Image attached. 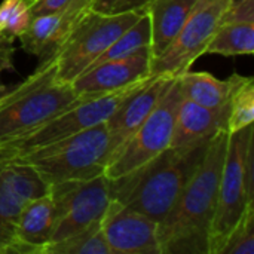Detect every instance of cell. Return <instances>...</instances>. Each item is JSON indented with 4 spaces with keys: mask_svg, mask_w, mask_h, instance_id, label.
Listing matches in <instances>:
<instances>
[{
    "mask_svg": "<svg viewBox=\"0 0 254 254\" xmlns=\"http://www.w3.org/2000/svg\"><path fill=\"white\" fill-rule=\"evenodd\" d=\"M173 79L174 77L164 74L150 76L141 86L129 94L106 121L110 141L109 162L118 155L121 147L137 131V128L147 119Z\"/></svg>",
    "mask_w": 254,
    "mask_h": 254,
    "instance_id": "cell-14",
    "label": "cell"
},
{
    "mask_svg": "<svg viewBox=\"0 0 254 254\" xmlns=\"http://www.w3.org/2000/svg\"><path fill=\"white\" fill-rule=\"evenodd\" d=\"M68 1L70 0H34L30 4V12H31V16L49 13V12H54V10L63 7Z\"/></svg>",
    "mask_w": 254,
    "mask_h": 254,
    "instance_id": "cell-28",
    "label": "cell"
},
{
    "mask_svg": "<svg viewBox=\"0 0 254 254\" xmlns=\"http://www.w3.org/2000/svg\"><path fill=\"white\" fill-rule=\"evenodd\" d=\"M253 125L229 134L216 211L208 234V254L223 253L244 214L254 207V188L247 182V155L253 147Z\"/></svg>",
    "mask_w": 254,
    "mask_h": 254,
    "instance_id": "cell-5",
    "label": "cell"
},
{
    "mask_svg": "<svg viewBox=\"0 0 254 254\" xmlns=\"http://www.w3.org/2000/svg\"><path fill=\"white\" fill-rule=\"evenodd\" d=\"M109 155L110 141L104 122L39 147L13 162L30 164L43 182L52 186L63 182H85L104 174Z\"/></svg>",
    "mask_w": 254,
    "mask_h": 254,
    "instance_id": "cell-4",
    "label": "cell"
},
{
    "mask_svg": "<svg viewBox=\"0 0 254 254\" xmlns=\"http://www.w3.org/2000/svg\"><path fill=\"white\" fill-rule=\"evenodd\" d=\"M150 40H152L150 18H149L147 10L144 9L143 15L127 31H124L88 68L98 65L101 63H106V61L122 58L125 55H129V54L138 51V49L150 48Z\"/></svg>",
    "mask_w": 254,
    "mask_h": 254,
    "instance_id": "cell-21",
    "label": "cell"
},
{
    "mask_svg": "<svg viewBox=\"0 0 254 254\" xmlns=\"http://www.w3.org/2000/svg\"><path fill=\"white\" fill-rule=\"evenodd\" d=\"M4 165H6V164H4V162H3V161L0 159V171H1L3 168H4Z\"/></svg>",
    "mask_w": 254,
    "mask_h": 254,
    "instance_id": "cell-33",
    "label": "cell"
},
{
    "mask_svg": "<svg viewBox=\"0 0 254 254\" xmlns=\"http://www.w3.org/2000/svg\"><path fill=\"white\" fill-rule=\"evenodd\" d=\"M0 33H1V30H0Z\"/></svg>",
    "mask_w": 254,
    "mask_h": 254,
    "instance_id": "cell-35",
    "label": "cell"
},
{
    "mask_svg": "<svg viewBox=\"0 0 254 254\" xmlns=\"http://www.w3.org/2000/svg\"><path fill=\"white\" fill-rule=\"evenodd\" d=\"M49 193V186L37 171L24 162L6 164L0 171V253H9L15 222L22 207Z\"/></svg>",
    "mask_w": 254,
    "mask_h": 254,
    "instance_id": "cell-12",
    "label": "cell"
},
{
    "mask_svg": "<svg viewBox=\"0 0 254 254\" xmlns=\"http://www.w3.org/2000/svg\"><path fill=\"white\" fill-rule=\"evenodd\" d=\"M222 254H254V207L247 210Z\"/></svg>",
    "mask_w": 254,
    "mask_h": 254,
    "instance_id": "cell-25",
    "label": "cell"
},
{
    "mask_svg": "<svg viewBox=\"0 0 254 254\" xmlns=\"http://www.w3.org/2000/svg\"><path fill=\"white\" fill-rule=\"evenodd\" d=\"M25 1H27V3H28V4H31V3H33V1H34V0H25Z\"/></svg>",
    "mask_w": 254,
    "mask_h": 254,
    "instance_id": "cell-34",
    "label": "cell"
},
{
    "mask_svg": "<svg viewBox=\"0 0 254 254\" xmlns=\"http://www.w3.org/2000/svg\"><path fill=\"white\" fill-rule=\"evenodd\" d=\"M229 107L231 101L222 109H207L183 98L177 109L170 147L192 149L210 141L217 132L228 131Z\"/></svg>",
    "mask_w": 254,
    "mask_h": 254,
    "instance_id": "cell-16",
    "label": "cell"
},
{
    "mask_svg": "<svg viewBox=\"0 0 254 254\" xmlns=\"http://www.w3.org/2000/svg\"><path fill=\"white\" fill-rule=\"evenodd\" d=\"M30 4L25 0H3L0 4V30L12 37H19L31 21Z\"/></svg>",
    "mask_w": 254,
    "mask_h": 254,
    "instance_id": "cell-24",
    "label": "cell"
},
{
    "mask_svg": "<svg viewBox=\"0 0 254 254\" xmlns=\"http://www.w3.org/2000/svg\"><path fill=\"white\" fill-rule=\"evenodd\" d=\"M55 226V202L49 193L30 199L21 210L9 253L43 254Z\"/></svg>",
    "mask_w": 254,
    "mask_h": 254,
    "instance_id": "cell-17",
    "label": "cell"
},
{
    "mask_svg": "<svg viewBox=\"0 0 254 254\" xmlns=\"http://www.w3.org/2000/svg\"><path fill=\"white\" fill-rule=\"evenodd\" d=\"M152 0H118L110 12H124V10H141ZM109 12V13H110Z\"/></svg>",
    "mask_w": 254,
    "mask_h": 254,
    "instance_id": "cell-29",
    "label": "cell"
},
{
    "mask_svg": "<svg viewBox=\"0 0 254 254\" xmlns=\"http://www.w3.org/2000/svg\"><path fill=\"white\" fill-rule=\"evenodd\" d=\"M241 1H246V0H229V4H237V3H241Z\"/></svg>",
    "mask_w": 254,
    "mask_h": 254,
    "instance_id": "cell-31",
    "label": "cell"
},
{
    "mask_svg": "<svg viewBox=\"0 0 254 254\" xmlns=\"http://www.w3.org/2000/svg\"><path fill=\"white\" fill-rule=\"evenodd\" d=\"M94 0H70L63 7L33 16L27 30L18 37L21 48L45 63L55 57L77 22L92 9Z\"/></svg>",
    "mask_w": 254,
    "mask_h": 254,
    "instance_id": "cell-13",
    "label": "cell"
},
{
    "mask_svg": "<svg viewBox=\"0 0 254 254\" xmlns=\"http://www.w3.org/2000/svg\"><path fill=\"white\" fill-rule=\"evenodd\" d=\"M13 40L15 37L6 33H0V74L3 71L13 70V54H15Z\"/></svg>",
    "mask_w": 254,
    "mask_h": 254,
    "instance_id": "cell-27",
    "label": "cell"
},
{
    "mask_svg": "<svg viewBox=\"0 0 254 254\" xmlns=\"http://www.w3.org/2000/svg\"><path fill=\"white\" fill-rule=\"evenodd\" d=\"M150 64L152 51L150 48H143L85 70L71 82V86L79 95L107 94L152 76Z\"/></svg>",
    "mask_w": 254,
    "mask_h": 254,
    "instance_id": "cell-15",
    "label": "cell"
},
{
    "mask_svg": "<svg viewBox=\"0 0 254 254\" xmlns=\"http://www.w3.org/2000/svg\"><path fill=\"white\" fill-rule=\"evenodd\" d=\"M179 77L183 98L207 109H222L229 104L235 89L246 80L244 76L232 74L220 80L207 71H185Z\"/></svg>",
    "mask_w": 254,
    "mask_h": 254,
    "instance_id": "cell-19",
    "label": "cell"
},
{
    "mask_svg": "<svg viewBox=\"0 0 254 254\" xmlns=\"http://www.w3.org/2000/svg\"><path fill=\"white\" fill-rule=\"evenodd\" d=\"M116 1H118V0H94V1H92V10L109 13V12L112 10V7L115 6Z\"/></svg>",
    "mask_w": 254,
    "mask_h": 254,
    "instance_id": "cell-30",
    "label": "cell"
},
{
    "mask_svg": "<svg viewBox=\"0 0 254 254\" xmlns=\"http://www.w3.org/2000/svg\"><path fill=\"white\" fill-rule=\"evenodd\" d=\"M143 12L144 9L110 13L91 9L86 12L54 57L57 64V82L71 83L127 31Z\"/></svg>",
    "mask_w": 254,
    "mask_h": 254,
    "instance_id": "cell-7",
    "label": "cell"
},
{
    "mask_svg": "<svg viewBox=\"0 0 254 254\" xmlns=\"http://www.w3.org/2000/svg\"><path fill=\"white\" fill-rule=\"evenodd\" d=\"M149 77L107 94L82 95L80 100H77L74 104H71L55 118L42 124L40 127L7 143L0 144V159L4 164H10L39 147L79 134L95 125L104 124L116 110V107Z\"/></svg>",
    "mask_w": 254,
    "mask_h": 254,
    "instance_id": "cell-6",
    "label": "cell"
},
{
    "mask_svg": "<svg viewBox=\"0 0 254 254\" xmlns=\"http://www.w3.org/2000/svg\"><path fill=\"white\" fill-rule=\"evenodd\" d=\"M55 76L57 64L51 58L0 95V144L33 131L82 98L71 83L57 82Z\"/></svg>",
    "mask_w": 254,
    "mask_h": 254,
    "instance_id": "cell-3",
    "label": "cell"
},
{
    "mask_svg": "<svg viewBox=\"0 0 254 254\" xmlns=\"http://www.w3.org/2000/svg\"><path fill=\"white\" fill-rule=\"evenodd\" d=\"M49 195L55 202V226L49 244L64 241L101 220L112 199L104 174L85 182L52 185Z\"/></svg>",
    "mask_w": 254,
    "mask_h": 254,
    "instance_id": "cell-9",
    "label": "cell"
},
{
    "mask_svg": "<svg viewBox=\"0 0 254 254\" xmlns=\"http://www.w3.org/2000/svg\"><path fill=\"white\" fill-rule=\"evenodd\" d=\"M204 0H152L144 9L150 18L152 58L158 57L177 36Z\"/></svg>",
    "mask_w": 254,
    "mask_h": 254,
    "instance_id": "cell-18",
    "label": "cell"
},
{
    "mask_svg": "<svg viewBox=\"0 0 254 254\" xmlns=\"http://www.w3.org/2000/svg\"><path fill=\"white\" fill-rule=\"evenodd\" d=\"M101 220L64 241L48 244L43 254H112L103 234Z\"/></svg>",
    "mask_w": 254,
    "mask_h": 254,
    "instance_id": "cell-22",
    "label": "cell"
},
{
    "mask_svg": "<svg viewBox=\"0 0 254 254\" xmlns=\"http://www.w3.org/2000/svg\"><path fill=\"white\" fill-rule=\"evenodd\" d=\"M182 100L183 94L179 77H174L147 119L107 164L104 176L109 180H115L135 171L170 147L176 115Z\"/></svg>",
    "mask_w": 254,
    "mask_h": 254,
    "instance_id": "cell-8",
    "label": "cell"
},
{
    "mask_svg": "<svg viewBox=\"0 0 254 254\" xmlns=\"http://www.w3.org/2000/svg\"><path fill=\"white\" fill-rule=\"evenodd\" d=\"M6 91H7V89H6V86H4V85L1 83V85H0V95H1L3 92H6Z\"/></svg>",
    "mask_w": 254,
    "mask_h": 254,
    "instance_id": "cell-32",
    "label": "cell"
},
{
    "mask_svg": "<svg viewBox=\"0 0 254 254\" xmlns=\"http://www.w3.org/2000/svg\"><path fill=\"white\" fill-rule=\"evenodd\" d=\"M207 146L208 141L192 149H165L135 171L109 180L110 196L158 223L162 222L202 162Z\"/></svg>",
    "mask_w": 254,
    "mask_h": 254,
    "instance_id": "cell-2",
    "label": "cell"
},
{
    "mask_svg": "<svg viewBox=\"0 0 254 254\" xmlns=\"http://www.w3.org/2000/svg\"><path fill=\"white\" fill-rule=\"evenodd\" d=\"M254 122V79L246 77V80L235 89L231 97L228 132H235Z\"/></svg>",
    "mask_w": 254,
    "mask_h": 254,
    "instance_id": "cell-23",
    "label": "cell"
},
{
    "mask_svg": "<svg viewBox=\"0 0 254 254\" xmlns=\"http://www.w3.org/2000/svg\"><path fill=\"white\" fill-rule=\"evenodd\" d=\"M226 24H254V0H246L237 4L228 3L219 25Z\"/></svg>",
    "mask_w": 254,
    "mask_h": 254,
    "instance_id": "cell-26",
    "label": "cell"
},
{
    "mask_svg": "<svg viewBox=\"0 0 254 254\" xmlns=\"http://www.w3.org/2000/svg\"><path fill=\"white\" fill-rule=\"evenodd\" d=\"M101 228L112 254H161L158 222L113 198L103 216Z\"/></svg>",
    "mask_w": 254,
    "mask_h": 254,
    "instance_id": "cell-11",
    "label": "cell"
},
{
    "mask_svg": "<svg viewBox=\"0 0 254 254\" xmlns=\"http://www.w3.org/2000/svg\"><path fill=\"white\" fill-rule=\"evenodd\" d=\"M254 52V24L219 25L213 34L205 54L225 57L252 55Z\"/></svg>",
    "mask_w": 254,
    "mask_h": 254,
    "instance_id": "cell-20",
    "label": "cell"
},
{
    "mask_svg": "<svg viewBox=\"0 0 254 254\" xmlns=\"http://www.w3.org/2000/svg\"><path fill=\"white\" fill-rule=\"evenodd\" d=\"M229 132H217L177 202L158 223L161 254H208V234L228 149Z\"/></svg>",
    "mask_w": 254,
    "mask_h": 254,
    "instance_id": "cell-1",
    "label": "cell"
},
{
    "mask_svg": "<svg viewBox=\"0 0 254 254\" xmlns=\"http://www.w3.org/2000/svg\"><path fill=\"white\" fill-rule=\"evenodd\" d=\"M228 3L229 0H204L173 42L158 57L152 58L150 74L177 77L190 70V65L205 54Z\"/></svg>",
    "mask_w": 254,
    "mask_h": 254,
    "instance_id": "cell-10",
    "label": "cell"
}]
</instances>
